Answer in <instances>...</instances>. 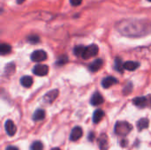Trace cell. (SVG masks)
Segmentation results:
<instances>
[{
  "label": "cell",
  "instance_id": "6da1fadb",
  "mask_svg": "<svg viewBox=\"0 0 151 150\" xmlns=\"http://www.w3.org/2000/svg\"><path fill=\"white\" fill-rule=\"evenodd\" d=\"M116 28L126 36H143L151 33V21L130 19H123L116 24Z\"/></svg>",
  "mask_w": 151,
  "mask_h": 150
},
{
  "label": "cell",
  "instance_id": "7a4b0ae2",
  "mask_svg": "<svg viewBox=\"0 0 151 150\" xmlns=\"http://www.w3.org/2000/svg\"><path fill=\"white\" fill-rule=\"evenodd\" d=\"M133 130V126L126 121H119L115 125V133L119 136H126Z\"/></svg>",
  "mask_w": 151,
  "mask_h": 150
},
{
  "label": "cell",
  "instance_id": "3957f363",
  "mask_svg": "<svg viewBox=\"0 0 151 150\" xmlns=\"http://www.w3.org/2000/svg\"><path fill=\"white\" fill-rule=\"evenodd\" d=\"M98 46L96 44H91V45H88L85 48V50L83 52V55H82V58L83 59H88L92 57H95L97 55L98 53Z\"/></svg>",
  "mask_w": 151,
  "mask_h": 150
},
{
  "label": "cell",
  "instance_id": "277c9868",
  "mask_svg": "<svg viewBox=\"0 0 151 150\" xmlns=\"http://www.w3.org/2000/svg\"><path fill=\"white\" fill-rule=\"evenodd\" d=\"M47 59V53L42 50H35L32 54H31V60L34 62H42L44 60Z\"/></svg>",
  "mask_w": 151,
  "mask_h": 150
},
{
  "label": "cell",
  "instance_id": "5b68a950",
  "mask_svg": "<svg viewBox=\"0 0 151 150\" xmlns=\"http://www.w3.org/2000/svg\"><path fill=\"white\" fill-rule=\"evenodd\" d=\"M33 72L36 76H45L49 72V67L45 65H36L33 68Z\"/></svg>",
  "mask_w": 151,
  "mask_h": 150
},
{
  "label": "cell",
  "instance_id": "8992f818",
  "mask_svg": "<svg viewBox=\"0 0 151 150\" xmlns=\"http://www.w3.org/2000/svg\"><path fill=\"white\" fill-rule=\"evenodd\" d=\"M118 82H119V81H118V80H117L116 78H114V77H112V76H109V77L104 78L103 80H102V82H101V84H102V87H103L104 88H111V86L117 84Z\"/></svg>",
  "mask_w": 151,
  "mask_h": 150
},
{
  "label": "cell",
  "instance_id": "52a82bcc",
  "mask_svg": "<svg viewBox=\"0 0 151 150\" xmlns=\"http://www.w3.org/2000/svg\"><path fill=\"white\" fill-rule=\"evenodd\" d=\"M58 95V89H53L51 91H49L44 96H43V101L47 103H51L55 101V99Z\"/></svg>",
  "mask_w": 151,
  "mask_h": 150
},
{
  "label": "cell",
  "instance_id": "ba28073f",
  "mask_svg": "<svg viewBox=\"0 0 151 150\" xmlns=\"http://www.w3.org/2000/svg\"><path fill=\"white\" fill-rule=\"evenodd\" d=\"M4 128H5V132L6 133L9 135V136H13L15 133H16V131H17V128H16V126L14 125V123L12 121V120H7L4 124Z\"/></svg>",
  "mask_w": 151,
  "mask_h": 150
},
{
  "label": "cell",
  "instance_id": "9c48e42d",
  "mask_svg": "<svg viewBox=\"0 0 151 150\" xmlns=\"http://www.w3.org/2000/svg\"><path fill=\"white\" fill-rule=\"evenodd\" d=\"M83 134V132H82V129L80 127V126H75L72 132H71V134H70V140L72 141H78L79 139L81 138Z\"/></svg>",
  "mask_w": 151,
  "mask_h": 150
},
{
  "label": "cell",
  "instance_id": "30bf717a",
  "mask_svg": "<svg viewBox=\"0 0 151 150\" xmlns=\"http://www.w3.org/2000/svg\"><path fill=\"white\" fill-rule=\"evenodd\" d=\"M104 99L103 95H102L100 93H98V92H96V93L92 95L91 101H90L91 104L94 105V106L101 105L102 103H104Z\"/></svg>",
  "mask_w": 151,
  "mask_h": 150
},
{
  "label": "cell",
  "instance_id": "8fae6325",
  "mask_svg": "<svg viewBox=\"0 0 151 150\" xmlns=\"http://www.w3.org/2000/svg\"><path fill=\"white\" fill-rule=\"evenodd\" d=\"M103 65H104V61H103V59H96L94 62H92V63L89 65L88 69L90 70V72H97L99 69H101V68H102Z\"/></svg>",
  "mask_w": 151,
  "mask_h": 150
},
{
  "label": "cell",
  "instance_id": "7c38bea8",
  "mask_svg": "<svg viewBox=\"0 0 151 150\" xmlns=\"http://www.w3.org/2000/svg\"><path fill=\"white\" fill-rule=\"evenodd\" d=\"M133 103L134 105H136L139 108H145L148 104V100L144 96H139V97H135L133 100Z\"/></svg>",
  "mask_w": 151,
  "mask_h": 150
},
{
  "label": "cell",
  "instance_id": "4fadbf2b",
  "mask_svg": "<svg viewBox=\"0 0 151 150\" xmlns=\"http://www.w3.org/2000/svg\"><path fill=\"white\" fill-rule=\"evenodd\" d=\"M98 146L102 150H106L108 149V137L106 134L103 133L98 139Z\"/></svg>",
  "mask_w": 151,
  "mask_h": 150
},
{
  "label": "cell",
  "instance_id": "5bb4252c",
  "mask_svg": "<svg viewBox=\"0 0 151 150\" xmlns=\"http://www.w3.org/2000/svg\"><path fill=\"white\" fill-rule=\"evenodd\" d=\"M140 63L139 62H134V61H127L124 63V68L127 71H134L140 67Z\"/></svg>",
  "mask_w": 151,
  "mask_h": 150
},
{
  "label": "cell",
  "instance_id": "9a60e30c",
  "mask_svg": "<svg viewBox=\"0 0 151 150\" xmlns=\"http://www.w3.org/2000/svg\"><path fill=\"white\" fill-rule=\"evenodd\" d=\"M104 117V111L102 110H96L93 114V122L95 124H98Z\"/></svg>",
  "mask_w": 151,
  "mask_h": 150
},
{
  "label": "cell",
  "instance_id": "2e32d148",
  "mask_svg": "<svg viewBox=\"0 0 151 150\" xmlns=\"http://www.w3.org/2000/svg\"><path fill=\"white\" fill-rule=\"evenodd\" d=\"M150 126V120L146 118H141L138 122H137V128L139 131H142L146 128H148Z\"/></svg>",
  "mask_w": 151,
  "mask_h": 150
},
{
  "label": "cell",
  "instance_id": "e0dca14e",
  "mask_svg": "<svg viewBox=\"0 0 151 150\" xmlns=\"http://www.w3.org/2000/svg\"><path fill=\"white\" fill-rule=\"evenodd\" d=\"M114 69L118 72H123L124 71V63L122 62L121 58L119 57H116L115 58V62H114Z\"/></svg>",
  "mask_w": 151,
  "mask_h": 150
},
{
  "label": "cell",
  "instance_id": "ac0fdd59",
  "mask_svg": "<svg viewBox=\"0 0 151 150\" xmlns=\"http://www.w3.org/2000/svg\"><path fill=\"white\" fill-rule=\"evenodd\" d=\"M20 84L24 88H30L33 85V79L30 76H23L20 79Z\"/></svg>",
  "mask_w": 151,
  "mask_h": 150
},
{
  "label": "cell",
  "instance_id": "d6986e66",
  "mask_svg": "<svg viewBox=\"0 0 151 150\" xmlns=\"http://www.w3.org/2000/svg\"><path fill=\"white\" fill-rule=\"evenodd\" d=\"M44 118H45V111L43 110H41V109L35 111L34 115H33V119L35 121L42 120V119H44Z\"/></svg>",
  "mask_w": 151,
  "mask_h": 150
},
{
  "label": "cell",
  "instance_id": "ffe728a7",
  "mask_svg": "<svg viewBox=\"0 0 151 150\" xmlns=\"http://www.w3.org/2000/svg\"><path fill=\"white\" fill-rule=\"evenodd\" d=\"M12 50V47L11 45L7 44V43H2L0 46V52L2 55H6L9 54Z\"/></svg>",
  "mask_w": 151,
  "mask_h": 150
},
{
  "label": "cell",
  "instance_id": "44dd1931",
  "mask_svg": "<svg viewBox=\"0 0 151 150\" xmlns=\"http://www.w3.org/2000/svg\"><path fill=\"white\" fill-rule=\"evenodd\" d=\"M85 48H86V47H84V46H82V45L76 46V47L73 49V53H74V55L77 56V57H82L83 52H84V50H85Z\"/></svg>",
  "mask_w": 151,
  "mask_h": 150
},
{
  "label": "cell",
  "instance_id": "7402d4cb",
  "mask_svg": "<svg viewBox=\"0 0 151 150\" xmlns=\"http://www.w3.org/2000/svg\"><path fill=\"white\" fill-rule=\"evenodd\" d=\"M31 150H42L43 149V145L41 141H35L32 143L31 147H30Z\"/></svg>",
  "mask_w": 151,
  "mask_h": 150
},
{
  "label": "cell",
  "instance_id": "603a6c76",
  "mask_svg": "<svg viewBox=\"0 0 151 150\" xmlns=\"http://www.w3.org/2000/svg\"><path fill=\"white\" fill-rule=\"evenodd\" d=\"M27 42H29L32 44H35V43H38L40 42V38L37 35L32 34V35H29L27 37Z\"/></svg>",
  "mask_w": 151,
  "mask_h": 150
},
{
  "label": "cell",
  "instance_id": "cb8c5ba5",
  "mask_svg": "<svg viewBox=\"0 0 151 150\" xmlns=\"http://www.w3.org/2000/svg\"><path fill=\"white\" fill-rule=\"evenodd\" d=\"M67 61H68V57H67L66 56H62V57H60L57 60L56 65L61 66V65H65V63H67Z\"/></svg>",
  "mask_w": 151,
  "mask_h": 150
},
{
  "label": "cell",
  "instance_id": "d4e9b609",
  "mask_svg": "<svg viewBox=\"0 0 151 150\" xmlns=\"http://www.w3.org/2000/svg\"><path fill=\"white\" fill-rule=\"evenodd\" d=\"M132 90H133V84L131 82H129L125 86V88L123 89L124 95H129L132 92Z\"/></svg>",
  "mask_w": 151,
  "mask_h": 150
},
{
  "label": "cell",
  "instance_id": "484cf974",
  "mask_svg": "<svg viewBox=\"0 0 151 150\" xmlns=\"http://www.w3.org/2000/svg\"><path fill=\"white\" fill-rule=\"evenodd\" d=\"M81 2H82V0H70L71 4L73 5V6H78V5H80V4H81Z\"/></svg>",
  "mask_w": 151,
  "mask_h": 150
},
{
  "label": "cell",
  "instance_id": "4316f807",
  "mask_svg": "<svg viewBox=\"0 0 151 150\" xmlns=\"http://www.w3.org/2000/svg\"><path fill=\"white\" fill-rule=\"evenodd\" d=\"M94 138H95V133H90L89 135H88V141H92L94 140Z\"/></svg>",
  "mask_w": 151,
  "mask_h": 150
},
{
  "label": "cell",
  "instance_id": "83f0119b",
  "mask_svg": "<svg viewBox=\"0 0 151 150\" xmlns=\"http://www.w3.org/2000/svg\"><path fill=\"white\" fill-rule=\"evenodd\" d=\"M6 150H19V149H18V148H16V147H14V146H9V147H7V148H6Z\"/></svg>",
  "mask_w": 151,
  "mask_h": 150
},
{
  "label": "cell",
  "instance_id": "f1b7e54d",
  "mask_svg": "<svg viewBox=\"0 0 151 150\" xmlns=\"http://www.w3.org/2000/svg\"><path fill=\"white\" fill-rule=\"evenodd\" d=\"M121 145H122V147H126V146L127 145V141H122V143H121Z\"/></svg>",
  "mask_w": 151,
  "mask_h": 150
},
{
  "label": "cell",
  "instance_id": "f546056e",
  "mask_svg": "<svg viewBox=\"0 0 151 150\" xmlns=\"http://www.w3.org/2000/svg\"><path fill=\"white\" fill-rule=\"evenodd\" d=\"M16 2H17V4H22V3H24L25 2V0H16Z\"/></svg>",
  "mask_w": 151,
  "mask_h": 150
},
{
  "label": "cell",
  "instance_id": "4dcf8cb0",
  "mask_svg": "<svg viewBox=\"0 0 151 150\" xmlns=\"http://www.w3.org/2000/svg\"><path fill=\"white\" fill-rule=\"evenodd\" d=\"M51 150H60L59 149H58V148H54V149H52Z\"/></svg>",
  "mask_w": 151,
  "mask_h": 150
},
{
  "label": "cell",
  "instance_id": "1f68e13d",
  "mask_svg": "<svg viewBox=\"0 0 151 150\" xmlns=\"http://www.w3.org/2000/svg\"><path fill=\"white\" fill-rule=\"evenodd\" d=\"M147 1H149V2H151V0H147Z\"/></svg>",
  "mask_w": 151,
  "mask_h": 150
},
{
  "label": "cell",
  "instance_id": "d6a6232c",
  "mask_svg": "<svg viewBox=\"0 0 151 150\" xmlns=\"http://www.w3.org/2000/svg\"><path fill=\"white\" fill-rule=\"evenodd\" d=\"M150 103H151V100H150Z\"/></svg>",
  "mask_w": 151,
  "mask_h": 150
}]
</instances>
